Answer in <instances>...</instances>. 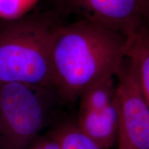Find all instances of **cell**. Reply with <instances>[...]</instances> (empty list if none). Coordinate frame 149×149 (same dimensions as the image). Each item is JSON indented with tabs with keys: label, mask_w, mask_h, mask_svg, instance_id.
<instances>
[{
	"label": "cell",
	"mask_w": 149,
	"mask_h": 149,
	"mask_svg": "<svg viewBox=\"0 0 149 149\" xmlns=\"http://www.w3.org/2000/svg\"><path fill=\"white\" fill-rule=\"evenodd\" d=\"M126 37L95 22L59 25L51 48L53 88L66 102L114 77L125 58Z\"/></svg>",
	"instance_id": "cell-1"
},
{
	"label": "cell",
	"mask_w": 149,
	"mask_h": 149,
	"mask_svg": "<svg viewBox=\"0 0 149 149\" xmlns=\"http://www.w3.org/2000/svg\"><path fill=\"white\" fill-rule=\"evenodd\" d=\"M58 24L47 17L22 18L0 29V84L53 88L51 48Z\"/></svg>",
	"instance_id": "cell-2"
},
{
	"label": "cell",
	"mask_w": 149,
	"mask_h": 149,
	"mask_svg": "<svg viewBox=\"0 0 149 149\" xmlns=\"http://www.w3.org/2000/svg\"><path fill=\"white\" fill-rule=\"evenodd\" d=\"M53 89L23 83L0 84V149H28L45 125Z\"/></svg>",
	"instance_id": "cell-3"
},
{
	"label": "cell",
	"mask_w": 149,
	"mask_h": 149,
	"mask_svg": "<svg viewBox=\"0 0 149 149\" xmlns=\"http://www.w3.org/2000/svg\"><path fill=\"white\" fill-rule=\"evenodd\" d=\"M119 149H149V106L131 64L124 58L116 73Z\"/></svg>",
	"instance_id": "cell-4"
},
{
	"label": "cell",
	"mask_w": 149,
	"mask_h": 149,
	"mask_svg": "<svg viewBox=\"0 0 149 149\" xmlns=\"http://www.w3.org/2000/svg\"><path fill=\"white\" fill-rule=\"evenodd\" d=\"M67 10L95 22L124 36L140 27L143 0H59Z\"/></svg>",
	"instance_id": "cell-5"
},
{
	"label": "cell",
	"mask_w": 149,
	"mask_h": 149,
	"mask_svg": "<svg viewBox=\"0 0 149 149\" xmlns=\"http://www.w3.org/2000/svg\"><path fill=\"white\" fill-rule=\"evenodd\" d=\"M77 127L100 149H109L117 141L118 111L116 100L100 111L79 110Z\"/></svg>",
	"instance_id": "cell-6"
},
{
	"label": "cell",
	"mask_w": 149,
	"mask_h": 149,
	"mask_svg": "<svg viewBox=\"0 0 149 149\" xmlns=\"http://www.w3.org/2000/svg\"><path fill=\"white\" fill-rule=\"evenodd\" d=\"M125 57L133 66L141 93L149 106V32L144 24L126 36Z\"/></svg>",
	"instance_id": "cell-7"
},
{
	"label": "cell",
	"mask_w": 149,
	"mask_h": 149,
	"mask_svg": "<svg viewBox=\"0 0 149 149\" xmlns=\"http://www.w3.org/2000/svg\"><path fill=\"white\" fill-rule=\"evenodd\" d=\"M116 75L102 80L86 89L79 97V110L100 111L116 100Z\"/></svg>",
	"instance_id": "cell-8"
},
{
	"label": "cell",
	"mask_w": 149,
	"mask_h": 149,
	"mask_svg": "<svg viewBox=\"0 0 149 149\" xmlns=\"http://www.w3.org/2000/svg\"><path fill=\"white\" fill-rule=\"evenodd\" d=\"M51 133L60 149H100L78 128L76 123H64Z\"/></svg>",
	"instance_id": "cell-9"
},
{
	"label": "cell",
	"mask_w": 149,
	"mask_h": 149,
	"mask_svg": "<svg viewBox=\"0 0 149 149\" xmlns=\"http://www.w3.org/2000/svg\"><path fill=\"white\" fill-rule=\"evenodd\" d=\"M39 0H0V18L15 21L24 17Z\"/></svg>",
	"instance_id": "cell-10"
},
{
	"label": "cell",
	"mask_w": 149,
	"mask_h": 149,
	"mask_svg": "<svg viewBox=\"0 0 149 149\" xmlns=\"http://www.w3.org/2000/svg\"><path fill=\"white\" fill-rule=\"evenodd\" d=\"M28 149H60L58 142L53 134L34 141Z\"/></svg>",
	"instance_id": "cell-11"
},
{
	"label": "cell",
	"mask_w": 149,
	"mask_h": 149,
	"mask_svg": "<svg viewBox=\"0 0 149 149\" xmlns=\"http://www.w3.org/2000/svg\"><path fill=\"white\" fill-rule=\"evenodd\" d=\"M142 19L145 26L149 32V0H143Z\"/></svg>",
	"instance_id": "cell-12"
}]
</instances>
